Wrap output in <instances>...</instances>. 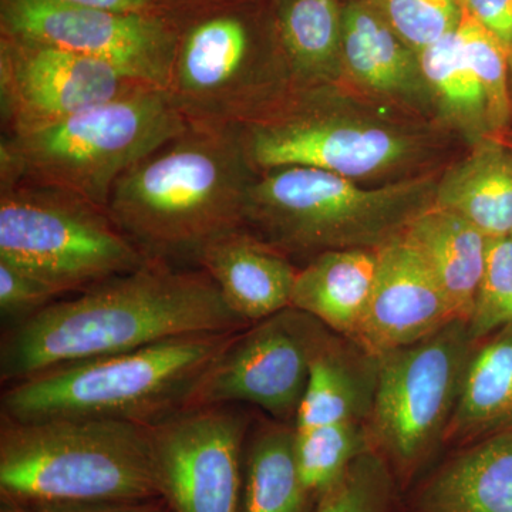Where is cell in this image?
I'll return each instance as SVG.
<instances>
[{
	"mask_svg": "<svg viewBox=\"0 0 512 512\" xmlns=\"http://www.w3.org/2000/svg\"><path fill=\"white\" fill-rule=\"evenodd\" d=\"M402 512H512V429L448 450L403 494Z\"/></svg>",
	"mask_w": 512,
	"mask_h": 512,
	"instance_id": "17",
	"label": "cell"
},
{
	"mask_svg": "<svg viewBox=\"0 0 512 512\" xmlns=\"http://www.w3.org/2000/svg\"><path fill=\"white\" fill-rule=\"evenodd\" d=\"M291 423L252 420L244 453L239 512H312L315 501L299 474Z\"/></svg>",
	"mask_w": 512,
	"mask_h": 512,
	"instance_id": "25",
	"label": "cell"
},
{
	"mask_svg": "<svg viewBox=\"0 0 512 512\" xmlns=\"http://www.w3.org/2000/svg\"><path fill=\"white\" fill-rule=\"evenodd\" d=\"M377 249H335L313 256L296 275L292 306L355 340L375 285Z\"/></svg>",
	"mask_w": 512,
	"mask_h": 512,
	"instance_id": "20",
	"label": "cell"
},
{
	"mask_svg": "<svg viewBox=\"0 0 512 512\" xmlns=\"http://www.w3.org/2000/svg\"><path fill=\"white\" fill-rule=\"evenodd\" d=\"M177 43L165 93L185 123L241 128L291 93L274 12L249 0H177Z\"/></svg>",
	"mask_w": 512,
	"mask_h": 512,
	"instance_id": "4",
	"label": "cell"
},
{
	"mask_svg": "<svg viewBox=\"0 0 512 512\" xmlns=\"http://www.w3.org/2000/svg\"><path fill=\"white\" fill-rule=\"evenodd\" d=\"M497 138H500L501 141L512 150V127L505 130L503 134H500Z\"/></svg>",
	"mask_w": 512,
	"mask_h": 512,
	"instance_id": "37",
	"label": "cell"
},
{
	"mask_svg": "<svg viewBox=\"0 0 512 512\" xmlns=\"http://www.w3.org/2000/svg\"><path fill=\"white\" fill-rule=\"evenodd\" d=\"M164 90H141L22 136H3L0 187L42 185L106 208L119 178L187 130Z\"/></svg>",
	"mask_w": 512,
	"mask_h": 512,
	"instance_id": "8",
	"label": "cell"
},
{
	"mask_svg": "<svg viewBox=\"0 0 512 512\" xmlns=\"http://www.w3.org/2000/svg\"><path fill=\"white\" fill-rule=\"evenodd\" d=\"M0 261L60 296L136 271L150 261L106 208L42 185L0 187Z\"/></svg>",
	"mask_w": 512,
	"mask_h": 512,
	"instance_id": "10",
	"label": "cell"
},
{
	"mask_svg": "<svg viewBox=\"0 0 512 512\" xmlns=\"http://www.w3.org/2000/svg\"><path fill=\"white\" fill-rule=\"evenodd\" d=\"M330 332L293 306L254 323L237 333L211 367L190 407L249 404L295 423L313 357Z\"/></svg>",
	"mask_w": 512,
	"mask_h": 512,
	"instance_id": "12",
	"label": "cell"
},
{
	"mask_svg": "<svg viewBox=\"0 0 512 512\" xmlns=\"http://www.w3.org/2000/svg\"><path fill=\"white\" fill-rule=\"evenodd\" d=\"M512 429V325L477 342L444 436V450Z\"/></svg>",
	"mask_w": 512,
	"mask_h": 512,
	"instance_id": "23",
	"label": "cell"
},
{
	"mask_svg": "<svg viewBox=\"0 0 512 512\" xmlns=\"http://www.w3.org/2000/svg\"><path fill=\"white\" fill-rule=\"evenodd\" d=\"M195 266L207 272L229 309L249 325L292 306L298 266L247 229L212 242Z\"/></svg>",
	"mask_w": 512,
	"mask_h": 512,
	"instance_id": "18",
	"label": "cell"
},
{
	"mask_svg": "<svg viewBox=\"0 0 512 512\" xmlns=\"http://www.w3.org/2000/svg\"><path fill=\"white\" fill-rule=\"evenodd\" d=\"M464 15L503 46L512 69V0H458Z\"/></svg>",
	"mask_w": 512,
	"mask_h": 512,
	"instance_id": "33",
	"label": "cell"
},
{
	"mask_svg": "<svg viewBox=\"0 0 512 512\" xmlns=\"http://www.w3.org/2000/svg\"><path fill=\"white\" fill-rule=\"evenodd\" d=\"M379 356L330 332L313 357L295 430L338 423L366 424L375 400Z\"/></svg>",
	"mask_w": 512,
	"mask_h": 512,
	"instance_id": "19",
	"label": "cell"
},
{
	"mask_svg": "<svg viewBox=\"0 0 512 512\" xmlns=\"http://www.w3.org/2000/svg\"><path fill=\"white\" fill-rule=\"evenodd\" d=\"M477 342L466 320L379 356L370 448L386 461L402 493L441 456L444 436Z\"/></svg>",
	"mask_w": 512,
	"mask_h": 512,
	"instance_id": "9",
	"label": "cell"
},
{
	"mask_svg": "<svg viewBox=\"0 0 512 512\" xmlns=\"http://www.w3.org/2000/svg\"><path fill=\"white\" fill-rule=\"evenodd\" d=\"M458 36L468 63L476 74L487 103L495 137L511 127L512 74L510 57L503 46L478 23L463 13Z\"/></svg>",
	"mask_w": 512,
	"mask_h": 512,
	"instance_id": "29",
	"label": "cell"
},
{
	"mask_svg": "<svg viewBox=\"0 0 512 512\" xmlns=\"http://www.w3.org/2000/svg\"><path fill=\"white\" fill-rule=\"evenodd\" d=\"M443 168L383 185L301 165L261 171L249 187L242 228L306 262L335 249H379L433 207Z\"/></svg>",
	"mask_w": 512,
	"mask_h": 512,
	"instance_id": "6",
	"label": "cell"
},
{
	"mask_svg": "<svg viewBox=\"0 0 512 512\" xmlns=\"http://www.w3.org/2000/svg\"><path fill=\"white\" fill-rule=\"evenodd\" d=\"M467 323L476 342L512 325V235L488 238L483 278Z\"/></svg>",
	"mask_w": 512,
	"mask_h": 512,
	"instance_id": "30",
	"label": "cell"
},
{
	"mask_svg": "<svg viewBox=\"0 0 512 512\" xmlns=\"http://www.w3.org/2000/svg\"><path fill=\"white\" fill-rule=\"evenodd\" d=\"M340 0H274L276 35L293 89L342 84Z\"/></svg>",
	"mask_w": 512,
	"mask_h": 512,
	"instance_id": "24",
	"label": "cell"
},
{
	"mask_svg": "<svg viewBox=\"0 0 512 512\" xmlns=\"http://www.w3.org/2000/svg\"><path fill=\"white\" fill-rule=\"evenodd\" d=\"M0 494L26 504L161 497L151 426L76 417L2 419Z\"/></svg>",
	"mask_w": 512,
	"mask_h": 512,
	"instance_id": "7",
	"label": "cell"
},
{
	"mask_svg": "<svg viewBox=\"0 0 512 512\" xmlns=\"http://www.w3.org/2000/svg\"><path fill=\"white\" fill-rule=\"evenodd\" d=\"M402 37L420 53L456 32L463 20L458 0H370Z\"/></svg>",
	"mask_w": 512,
	"mask_h": 512,
	"instance_id": "31",
	"label": "cell"
},
{
	"mask_svg": "<svg viewBox=\"0 0 512 512\" xmlns=\"http://www.w3.org/2000/svg\"><path fill=\"white\" fill-rule=\"evenodd\" d=\"M0 512H36L29 504L9 495L0 494Z\"/></svg>",
	"mask_w": 512,
	"mask_h": 512,
	"instance_id": "36",
	"label": "cell"
},
{
	"mask_svg": "<svg viewBox=\"0 0 512 512\" xmlns=\"http://www.w3.org/2000/svg\"><path fill=\"white\" fill-rule=\"evenodd\" d=\"M36 512H173L161 497L140 500L99 501V503L29 504Z\"/></svg>",
	"mask_w": 512,
	"mask_h": 512,
	"instance_id": "34",
	"label": "cell"
},
{
	"mask_svg": "<svg viewBox=\"0 0 512 512\" xmlns=\"http://www.w3.org/2000/svg\"><path fill=\"white\" fill-rule=\"evenodd\" d=\"M342 63L345 86L439 124L419 53L370 0H352L343 9Z\"/></svg>",
	"mask_w": 512,
	"mask_h": 512,
	"instance_id": "16",
	"label": "cell"
},
{
	"mask_svg": "<svg viewBox=\"0 0 512 512\" xmlns=\"http://www.w3.org/2000/svg\"><path fill=\"white\" fill-rule=\"evenodd\" d=\"M249 326L207 272L150 259L10 326L0 345V379L8 386L67 363Z\"/></svg>",
	"mask_w": 512,
	"mask_h": 512,
	"instance_id": "1",
	"label": "cell"
},
{
	"mask_svg": "<svg viewBox=\"0 0 512 512\" xmlns=\"http://www.w3.org/2000/svg\"><path fill=\"white\" fill-rule=\"evenodd\" d=\"M295 431L299 474L315 503L339 483L360 454L372 450L363 423L328 424Z\"/></svg>",
	"mask_w": 512,
	"mask_h": 512,
	"instance_id": "27",
	"label": "cell"
},
{
	"mask_svg": "<svg viewBox=\"0 0 512 512\" xmlns=\"http://www.w3.org/2000/svg\"><path fill=\"white\" fill-rule=\"evenodd\" d=\"M239 130L255 173L301 165L365 185L446 167L443 157L453 136L345 84L292 89L264 117Z\"/></svg>",
	"mask_w": 512,
	"mask_h": 512,
	"instance_id": "2",
	"label": "cell"
},
{
	"mask_svg": "<svg viewBox=\"0 0 512 512\" xmlns=\"http://www.w3.org/2000/svg\"><path fill=\"white\" fill-rule=\"evenodd\" d=\"M241 332V330H239ZM239 332L200 333L52 367L10 383L2 419H114L156 424L191 406Z\"/></svg>",
	"mask_w": 512,
	"mask_h": 512,
	"instance_id": "5",
	"label": "cell"
},
{
	"mask_svg": "<svg viewBox=\"0 0 512 512\" xmlns=\"http://www.w3.org/2000/svg\"><path fill=\"white\" fill-rule=\"evenodd\" d=\"M403 493L392 471L373 450L360 454L312 512H402Z\"/></svg>",
	"mask_w": 512,
	"mask_h": 512,
	"instance_id": "28",
	"label": "cell"
},
{
	"mask_svg": "<svg viewBox=\"0 0 512 512\" xmlns=\"http://www.w3.org/2000/svg\"><path fill=\"white\" fill-rule=\"evenodd\" d=\"M252 420L241 404H212L151 424L161 498L173 512H239Z\"/></svg>",
	"mask_w": 512,
	"mask_h": 512,
	"instance_id": "13",
	"label": "cell"
},
{
	"mask_svg": "<svg viewBox=\"0 0 512 512\" xmlns=\"http://www.w3.org/2000/svg\"><path fill=\"white\" fill-rule=\"evenodd\" d=\"M453 320V308L429 266L403 235L377 249L375 285L356 343L380 356L413 345Z\"/></svg>",
	"mask_w": 512,
	"mask_h": 512,
	"instance_id": "15",
	"label": "cell"
},
{
	"mask_svg": "<svg viewBox=\"0 0 512 512\" xmlns=\"http://www.w3.org/2000/svg\"><path fill=\"white\" fill-rule=\"evenodd\" d=\"M0 32L103 60L164 92L177 43L171 12H114L69 0H0Z\"/></svg>",
	"mask_w": 512,
	"mask_h": 512,
	"instance_id": "11",
	"label": "cell"
},
{
	"mask_svg": "<svg viewBox=\"0 0 512 512\" xmlns=\"http://www.w3.org/2000/svg\"><path fill=\"white\" fill-rule=\"evenodd\" d=\"M60 298L62 296L55 289L36 276L0 261V313L3 320L16 325Z\"/></svg>",
	"mask_w": 512,
	"mask_h": 512,
	"instance_id": "32",
	"label": "cell"
},
{
	"mask_svg": "<svg viewBox=\"0 0 512 512\" xmlns=\"http://www.w3.org/2000/svg\"><path fill=\"white\" fill-rule=\"evenodd\" d=\"M255 175L239 128L188 126L121 175L106 210L151 261L195 266L242 228Z\"/></svg>",
	"mask_w": 512,
	"mask_h": 512,
	"instance_id": "3",
	"label": "cell"
},
{
	"mask_svg": "<svg viewBox=\"0 0 512 512\" xmlns=\"http://www.w3.org/2000/svg\"><path fill=\"white\" fill-rule=\"evenodd\" d=\"M409 241L446 295L457 319H470L487 258L488 238L466 218L430 207L406 228Z\"/></svg>",
	"mask_w": 512,
	"mask_h": 512,
	"instance_id": "22",
	"label": "cell"
},
{
	"mask_svg": "<svg viewBox=\"0 0 512 512\" xmlns=\"http://www.w3.org/2000/svg\"><path fill=\"white\" fill-rule=\"evenodd\" d=\"M434 205L466 218L487 238L512 235V150L497 137L441 171Z\"/></svg>",
	"mask_w": 512,
	"mask_h": 512,
	"instance_id": "21",
	"label": "cell"
},
{
	"mask_svg": "<svg viewBox=\"0 0 512 512\" xmlns=\"http://www.w3.org/2000/svg\"><path fill=\"white\" fill-rule=\"evenodd\" d=\"M457 30L419 56L437 121L471 147L495 134L483 89L468 63Z\"/></svg>",
	"mask_w": 512,
	"mask_h": 512,
	"instance_id": "26",
	"label": "cell"
},
{
	"mask_svg": "<svg viewBox=\"0 0 512 512\" xmlns=\"http://www.w3.org/2000/svg\"><path fill=\"white\" fill-rule=\"evenodd\" d=\"M151 87L103 60L0 36L3 136L35 133Z\"/></svg>",
	"mask_w": 512,
	"mask_h": 512,
	"instance_id": "14",
	"label": "cell"
},
{
	"mask_svg": "<svg viewBox=\"0 0 512 512\" xmlns=\"http://www.w3.org/2000/svg\"><path fill=\"white\" fill-rule=\"evenodd\" d=\"M80 5L124 13H170L177 0H69Z\"/></svg>",
	"mask_w": 512,
	"mask_h": 512,
	"instance_id": "35",
	"label": "cell"
}]
</instances>
